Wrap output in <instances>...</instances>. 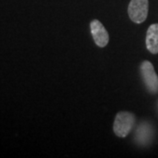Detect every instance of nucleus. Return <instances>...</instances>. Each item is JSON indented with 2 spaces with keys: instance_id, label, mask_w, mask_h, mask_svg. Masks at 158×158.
<instances>
[{
  "instance_id": "nucleus-5",
  "label": "nucleus",
  "mask_w": 158,
  "mask_h": 158,
  "mask_svg": "<svg viewBox=\"0 0 158 158\" xmlns=\"http://www.w3.org/2000/svg\"><path fill=\"white\" fill-rule=\"evenodd\" d=\"M146 46L150 53H158V24H152L147 31Z\"/></svg>"
},
{
  "instance_id": "nucleus-6",
  "label": "nucleus",
  "mask_w": 158,
  "mask_h": 158,
  "mask_svg": "<svg viewBox=\"0 0 158 158\" xmlns=\"http://www.w3.org/2000/svg\"><path fill=\"white\" fill-rule=\"evenodd\" d=\"M152 135L151 128L148 124H141L140 125L139 128L137 129L136 132V139L139 142H141V144L147 143L149 141L150 136Z\"/></svg>"
},
{
  "instance_id": "nucleus-2",
  "label": "nucleus",
  "mask_w": 158,
  "mask_h": 158,
  "mask_svg": "<svg viewBox=\"0 0 158 158\" xmlns=\"http://www.w3.org/2000/svg\"><path fill=\"white\" fill-rule=\"evenodd\" d=\"M148 13V0H131L128 15L132 21L140 24L146 20Z\"/></svg>"
},
{
  "instance_id": "nucleus-3",
  "label": "nucleus",
  "mask_w": 158,
  "mask_h": 158,
  "mask_svg": "<svg viewBox=\"0 0 158 158\" xmlns=\"http://www.w3.org/2000/svg\"><path fill=\"white\" fill-rule=\"evenodd\" d=\"M141 73L148 91L151 93H157L158 76L156 73L152 63L148 61L142 62L141 65Z\"/></svg>"
},
{
  "instance_id": "nucleus-4",
  "label": "nucleus",
  "mask_w": 158,
  "mask_h": 158,
  "mask_svg": "<svg viewBox=\"0 0 158 158\" xmlns=\"http://www.w3.org/2000/svg\"><path fill=\"white\" fill-rule=\"evenodd\" d=\"M90 33L97 45L100 48H104L108 44L109 35L106 29L102 25L100 21L94 19L90 22Z\"/></svg>"
},
{
  "instance_id": "nucleus-1",
  "label": "nucleus",
  "mask_w": 158,
  "mask_h": 158,
  "mask_svg": "<svg viewBox=\"0 0 158 158\" xmlns=\"http://www.w3.org/2000/svg\"><path fill=\"white\" fill-rule=\"evenodd\" d=\"M135 124L134 114L128 112H119L115 117L113 131L118 137H126Z\"/></svg>"
}]
</instances>
